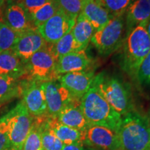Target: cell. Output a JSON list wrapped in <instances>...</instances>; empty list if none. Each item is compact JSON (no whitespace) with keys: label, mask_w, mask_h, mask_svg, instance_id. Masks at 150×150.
<instances>
[{"label":"cell","mask_w":150,"mask_h":150,"mask_svg":"<svg viewBox=\"0 0 150 150\" xmlns=\"http://www.w3.org/2000/svg\"><path fill=\"white\" fill-rule=\"evenodd\" d=\"M150 21V6L147 0H134L126 11L127 34L138 26L146 27Z\"/></svg>","instance_id":"cell-16"},{"label":"cell","mask_w":150,"mask_h":150,"mask_svg":"<svg viewBox=\"0 0 150 150\" xmlns=\"http://www.w3.org/2000/svg\"><path fill=\"white\" fill-rule=\"evenodd\" d=\"M147 1H148V3H149V4L150 6V0H147Z\"/></svg>","instance_id":"cell-38"},{"label":"cell","mask_w":150,"mask_h":150,"mask_svg":"<svg viewBox=\"0 0 150 150\" xmlns=\"http://www.w3.org/2000/svg\"><path fill=\"white\" fill-rule=\"evenodd\" d=\"M147 118H148V120H149V125H150V111H149V117H148Z\"/></svg>","instance_id":"cell-37"},{"label":"cell","mask_w":150,"mask_h":150,"mask_svg":"<svg viewBox=\"0 0 150 150\" xmlns=\"http://www.w3.org/2000/svg\"><path fill=\"white\" fill-rule=\"evenodd\" d=\"M72 31L81 50H85L96 30L91 22L81 13L76 19Z\"/></svg>","instance_id":"cell-21"},{"label":"cell","mask_w":150,"mask_h":150,"mask_svg":"<svg viewBox=\"0 0 150 150\" xmlns=\"http://www.w3.org/2000/svg\"><path fill=\"white\" fill-rule=\"evenodd\" d=\"M22 101L34 118L47 117V108L41 82L31 80L22 86Z\"/></svg>","instance_id":"cell-11"},{"label":"cell","mask_w":150,"mask_h":150,"mask_svg":"<svg viewBox=\"0 0 150 150\" xmlns=\"http://www.w3.org/2000/svg\"><path fill=\"white\" fill-rule=\"evenodd\" d=\"M76 19L67 16L61 11L49 19L37 28L38 31L49 44H54L62 37L72 31Z\"/></svg>","instance_id":"cell-9"},{"label":"cell","mask_w":150,"mask_h":150,"mask_svg":"<svg viewBox=\"0 0 150 150\" xmlns=\"http://www.w3.org/2000/svg\"><path fill=\"white\" fill-rule=\"evenodd\" d=\"M91 65V59L85 50L71 52L60 57L56 63L58 76L67 73L85 71Z\"/></svg>","instance_id":"cell-15"},{"label":"cell","mask_w":150,"mask_h":150,"mask_svg":"<svg viewBox=\"0 0 150 150\" xmlns=\"http://www.w3.org/2000/svg\"><path fill=\"white\" fill-rule=\"evenodd\" d=\"M26 74L27 73L25 63L12 50L0 54V74L18 79Z\"/></svg>","instance_id":"cell-20"},{"label":"cell","mask_w":150,"mask_h":150,"mask_svg":"<svg viewBox=\"0 0 150 150\" xmlns=\"http://www.w3.org/2000/svg\"><path fill=\"white\" fill-rule=\"evenodd\" d=\"M62 150H97L95 148L90 147L85 144H76V145H65Z\"/></svg>","instance_id":"cell-33"},{"label":"cell","mask_w":150,"mask_h":150,"mask_svg":"<svg viewBox=\"0 0 150 150\" xmlns=\"http://www.w3.org/2000/svg\"><path fill=\"white\" fill-rule=\"evenodd\" d=\"M11 1H12V2H16V3H17V2H18L19 1H20V0H10Z\"/></svg>","instance_id":"cell-36"},{"label":"cell","mask_w":150,"mask_h":150,"mask_svg":"<svg viewBox=\"0 0 150 150\" xmlns=\"http://www.w3.org/2000/svg\"><path fill=\"white\" fill-rule=\"evenodd\" d=\"M93 84L110 106L122 115L134 110L129 88L115 76L99 73L95 76Z\"/></svg>","instance_id":"cell-3"},{"label":"cell","mask_w":150,"mask_h":150,"mask_svg":"<svg viewBox=\"0 0 150 150\" xmlns=\"http://www.w3.org/2000/svg\"><path fill=\"white\" fill-rule=\"evenodd\" d=\"M22 86L18 83V79L0 74V104L22 95Z\"/></svg>","instance_id":"cell-22"},{"label":"cell","mask_w":150,"mask_h":150,"mask_svg":"<svg viewBox=\"0 0 150 150\" xmlns=\"http://www.w3.org/2000/svg\"><path fill=\"white\" fill-rule=\"evenodd\" d=\"M80 108L90 125L106 127L117 132L122 117L104 99L93 83L81 99Z\"/></svg>","instance_id":"cell-1"},{"label":"cell","mask_w":150,"mask_h":150,"mask_svg":"<svg viewBox=\"0 0 150 150\" xmlns=\"http://www.w3.org/2000/svg\"><path fill=\"white\" fill-rule=\"evenodd\" d=\"M58 11L59 9L56 4L54 2L53 0H50L40 8H38L37 10L29 14V16L34 27L37 29L39 26L54 16Z\"/></svg>","instance_id":"cell-26"},{"label":"cell","mask_w":150,"mask_h":150,"mask_svg":"<svg viewBox=\"0 0 150 150\" xmlns=\"http://www.w3.org/2000/svg\"><path fill=\"white\" fill-rule=\"evenodd\" d=\"M125 26L122 15L112 18L104 27L95 31L91 41L101 56H109L120 47L124 40Z\"/></svg>","instance_id":"cell-6"},{"label":"cell","mask_w":150,"mask_h":150,"mask_svg":"<svg viewBox=\"0 0 150 150\" xmlns=\"http://www.w3.org/2000/svg\"><path fill=\"white\" fill-rule=\"evenodd\" d=\"M136 79L141 85H150V52L138 69Z\"/></svg>","instance_id":"cell-30"},{"label":"cell","mask_w":150,"mask_h":150,"mask_svg":"<svg viewBox=\"0 0 150 150\" xmlns=\"http://www.w3.org/2000/svg\"><path fill=\"white\" fill-rule=\"evenodd\" d=\"M50 47L54 55L57 60L61 56L71 52L81 50V47L75 40L72 31L62 37L54 44H50Z\"/></svg>","instance_id":"cell-23"},{"label":"cell","mask_w":150,"mask_h":150,"mask_svg":"<svg viewBox=\"0 0 150 150\" xmlns=\"http://www.w3.org/2000/svg\"><path fill=\"white\" fill-rule=\"evenodd\" d=\"M95 74L92 71H81L60 75L58 81L74 98H82L91 87Z\"/></svg>","instance_id":"cell-12"},{"label":"cell","mask_w":150,"mask_h":150,"mask_svg":"<svg viewBox=\"0 0 150 150\" xmlns=\"http://www.w3.org/2000/svg\"><path fill=\"white\" fill-rule=\"evenodd\" d=\"M150 52V36L144 26H138L127 34L123 56L124 70L136 79L142 62Z\"/></svg>","instance_id":"cell-4"},{"label":"cell","mask_w":150,"mask_h":150,"mask_svg":"<svg viewBox=\"0 0 150 150\" xmlns=\"http://www.w3.org/2000/svg\"><path fill=\"white\" fill-rule=\"evenodd\" d=\"M117 135L121 150H150L148 118L135 110L122 116Z\"/></svg>","instance_id":"cell-2"},{"label":"cell","mask_w":150,"mask_h":150,"mask_svg":"<svg viewBox=\"0 0 150 150\" xmlns=\"http://www.w3.org/2000/svg\"><path fill=\"white\" fill-rule=\"evenodd\" d=\"M5 0H0V9L1 8V7L3 6L4 4Z\"/></svg>","instance_id":"cell-35"},{"label":"cell","mask_w":150,"mask_h":150,"mask_svg":"<svg viewBox=\"0 0 150 150\" xmlns=\"http://www.w3.org/2000/svg\"><path fill=\"white\" fill-rule=\"evenodd\" d=\"M6 25L17 33H22L36 29L29 15L18 3L9 2L3 15V21Z\"/></svg>","instance_id":"cell-14"},{"label":"cell","mask_w":150,"mask_h":150,"mask_svg":"<svg viewBox=\"0 0 150 150\" xmlns=\"http://www.w3.org/2000/svg\"><path fill=\"white\" fill-rule=\"evenodd\" d=\"M59 122L71 128L85 131L90 126L80 108V102L67 105L57 116Z\"/></svg>","instance_id":"cell-18"},{"label":"cell","mask_w":150,"mask_h":150,"mask_svg":"<svg viewBox=\"0 0 150 150\" xmlns=\"http://www.w3.org/2000/svg\"><path fill=\"white\" fill-rule=\"evenodd\" d=\"M8 127L11 150H21L34 120L23 101L3 116Z\"/></svg>","instance_id":"cell-5"},{"label":"cell","mask_w":150,"mask_h":150,"mask_svg":"<svg viewBox=\"0 0 150 150\" xmlns=\"http://www.w3.org/2000/svg\"><path fill=\"white\" fill-rule=\"evenodd\" d=\"M57 59L51 50L50 44L38 51L25 63L27 73L31 80L40 82L58 79L56 72Z\"/></svg>","instance_id":"cell-7"},{"label":"cell","mask_w":150,"mask_h":150,"mask_svg":"<svg viewBox=\"0 0 150 150\" xmlns=\"http://www.w3.org/2000/svg\"><path fill=\"white\" fill-rule=\"evenodd\" d=\"M47 44V42L43 39L37 29H31L20 35L11 50L26 63L33 54Z\"/></svg>","instance_id":"cell-13"},{"label":"cell","mask_w":150,"mask_h":150,"mask_svg":"<svg viewBox=\"0 0 150 150\" xmlns=\"http://www.w3.org/2000/svg\"><path fill=\"white\" fill-rule=\"evenodd\" d=\"M47 117H42L41 122V139L43 150H62L65 145L48 127L46 122Z\"/></svg>","instance_id":"cell-25"},{"label":"cell","mask_w":150,"mask_h":150,"mask_svg":"<svg viewBox=\"0 0 150 150\" xmlns=\"http://www.w3.org/2000/svg\"><path fill=\"white\" fill-rule=\"evenodd\" d=\"M0 150H11L8 127L4 117L0 118Z\"/></svg>","instance_id":"cell-31"},{"label":"cell","mask_w":150,"mask_h":150,"mask_svg":"<svg viewBox=\"0 0 150 150\" xmlns=\"http://www.w3.org/2000/svg\"><path fill=\"white\" fill-rule=\"evenodd\" d=\"M49 1L50 0H20L17 3L21 6L29 15L45 4Z\"/></svg>","instance_id":"cell-32"},{"label":"cell","mask_w":150,"mask_h":150,"mask_svg":"<svg viewBox=\"0 0 150 150\" xmlns=\"http://www.w3.org/2000/svg\"><path fill=\"white\" fill-rule=\"evenodd\" d=\"M42 118H34L32 127L21 150H43L41 139Z\"/></svg>","instance_id":"cell-24"},{"label":"cell","mask_w":150,"mask_h":150,"mask_svg":"<svg viewBox=\"0 0 150 150\" xmlns=\"http://www.w3.org/2000/svg\"><path fill=\"white\" fill-rule=\"evenodd\" d=\"M81 13L91 22L96 31L102 29L112 18L97 0H82Z\"/></svg>","instance_id":"cell-19"},{"label":"cell","mask_w":150,"mask_h":150,"mask_svg":"<svg viewBox=\"0 0 150 150\" xmlns=\"http://www.w3.org/2000/svg\"><path fill=\"white\" fill-rule=\"evenodd\" d=\"M41 86L45 97L49 117L56 118L67 105L80 102L79 99L74 98L58 80L41 82Z\"/></svg>","instance_id":"cell-8"},{"label":"cell","mask_w":150,"mask_h":150,"mask_svg":"<svg viewBox=\"0 0 150 150\" xmlns=\"http://www.w3.org/2000/svg\"><path fill=\"white\" fill-rule=\"evenodd\" d=\"M145 28H146V29H147V33H149V36H150V21L149 22V23L147 24V26H146Z\"/></svg>","instance_id":"cell-34"},{"label":"cell","mask_w":150,"mask_h":150,"mask_svg":"<svg viewBox=\"0 0 150 150\" xmlns=\"http://www.w3.org/2000/svg\"><path fill=\"white\" fill-rule=\"evenodd\" d=\"M84 144L95 149L121 150L117 131L97 125H90L86 129Z\"/></svg>","instance_id":"cell-10"},{"label":"cell","mask_w":150,"mask_h":150,"mask_svg":"<svg viewBox=\"0 0 150 150\" xmlns=\"http://www.w3.org/2000/svg\"><path fill=\"white\" fill-rule=\"evenodd\" d=\"M112 18L125 15L131 0H97Z\"/></svg>","instance_id":"cell-29"},{"label":"cell","mask_w":150,"mask_h":150,"mask_svg":"<svg viewBox=\"0 0 150 150\" xmlns=\"http://www.w3.org/2000/svg\"><path fill=\"white\" fill-rule=\"evenodd\" d=\"M21 34L14 31L0 21V54L11 50Z\"/></svg>","instance_id":"cell-27"},{"label":"cell","mask_w":150,"mask_h":150,"mask_svg":"<svg viewBox=\"0 0 150 150\" xmlns=\"http://www.w3.org/2000/svg\"><path fill=\"white\" fill-rule=\"evenodd\" d=\"M47 124L65 145L84 144L85 131H79L69 127L59 122L57 118L48 117L46 119Z\"/></svg>","instance_id":"cell-17"},{"label":"cell","mask_w":150,"mask_h":150,"mask_svg":"<svg viewBox=\"0 0 150 150\" xmlns=\"http://www.w3.org/2000/svg\"><path fill=\"white\" fill-rule=\"evenodd\" d=\"M59 11L70 18L76 19L81 12L82 0H53Z\"/></svg>","instance_id":"cell-28"}]
</instances>
